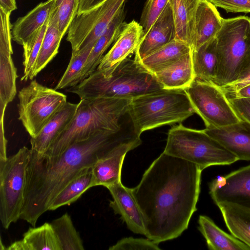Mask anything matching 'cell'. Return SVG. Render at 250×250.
<instances>
[{"label": "cell", "mask_w": 250, "mask_h": 250, "mask_svg": "<svg viewBox=\"0 0 250 250\" xmlns=\"http://www.w3.org/2000/svg\"><path fill=\"white\" fill-rule=\"evenodd\" d=\"M202 171L196 164L164 152L145 171L132 189L147 238L160 243L188 229L197 210Z\"/></svg>", "instance_id": "obj_1"}, {"label": "cell", "mask_w": 250, "mask_h": 250, "mask_svg": "<svg viewBox=\"0 0 250 250\" xmlns=\"http://www.w3.org/2000/svg\"><path fill=\"white\" fill-rule=\"evenodd\" d=\"M142 143L129 121L117 131H104L77 142L60 154L48 157L32 151L27 169L24 203L20 217L35 227L58 194L84 169L122 146Z\"/></svg>", "instance_id": "obj_2"}, {"label": "cell", "mask_w": 250, "mask_h": 250, "mask_svg": "<svg viewBox=\"0 0 250 250\" xmlns=\"http://www.w3.org/2000/svg\"><path fill=\"white\" fill-rule=\"evenodd\" d=\"M131 99L98 98L81 99L70 124L58 136L44 154L57 155L77 142L104 131H117L131 119Z\"/></svg>", "instance_id": "obj_3"}, {"label": "cell", "mask_w": 250, "mask_h": 250, "mask_svg": "<svg viewBox=\"0 0 250 250\" xmlns=\"http://www.w3.org/2000/svg\"><path fill=\"white\" fill-rule=\"evenodd\" d=\"M163 89L155 75L140 62L127 57L104 77L96 70L68 91L80 99L98 98L129 99Z\"/></svg>", "instance_id": "obj_4"}, {"label": "cell", "mask_w": 250, "mask_h": 250, "mask_svg": "<svg viewBox=\"0 0 250 250\" xmlns=\"http://www.w3.org/2000/svg\"><path fill=\"white\" fill-rule=\"evenodd\" d=\"M184 90L162 89L131 99L128 109L134 128L146 130L180 123L195 113Z\"/></svg>", "instance_id": "obj_5"}, {"label": "cell", "mask_w": 250, "mask_h": 250, "mask_svg": "<svg viewBox=\"0 0 250 250\" xmlns=\"http://www.w3.org/2000/svg\"><path fill=\"white\" fill-rule=\"evenodd\" d=\"M164 152L197 165L201 170L211 166L229 165L237 158L204 130L180 124L168 131Z\"/></svg>", "instance_id": "obj_6"}, {"label": "cell", "mask_w": 250, "mask_h": 250, "mask_svg": "<svg viewBox=\"0 0 250 250\" xmlns=\"http://www.w3.org/2000/svg\"><path fill=\"white\" fill-rule=\"evenodd\" d=\"M216 38L217 67L213 83L222 86L235 80L250 52V18L241 16L223 19Z\"/></svg>", "instance_id": "obj_7"}, {"label": "cell", "mask_w": 250, "mask_h": 250, "mask_svg": "<svg viewBox=\"0 0 250 250\" xmlns=\"http://www.w3.org/2000/svg\"><path fill=\"white\" fill-rule=\"evenodd\" d=\"M30 155L31 149L23 146L15 154L0 159V220L5 229L20 219Z\"/></svg>", "instance_id": "obj_8"}, {"label": "cell", "mask_w": 250, "mask_h": 250, "mask_svg": "<svg viewBox=\"0 0 250 250\" xmlns=\"http://www.w3.org/2000/svg\"><path fill=\"white\" fill-rule=\"evenodd\" d=\"M18 98L19 120L31 138L37 136L67 102L65 94L36 80L22 88Z\"/></svg>", "instance_id": "obj_9"}, {"label": "cell", "mask_w": 250, "mask_h": 250, "mask_svg": "<svg viewBox=\"0 0 250 250\" xmlns=\"http://www.w3.org/2000/svg\"><path fill=\"white\" fill-rule=\"evenodd\" d=\"M184 90L206 128L224 127L241 121L226 94L214 83L195 79Z\"/></svg>", "instance_id": "obj_10"}, {"label": "cell", "mask_w": 250, "mask_h": 250, "mask_svg": "<svg viewBox=\"0 0 250 250\" xmlns=\"http://www.w3.org/2000/svg\"><path fill=\"white\" fill-rule=\"evenodd\" d=\"M125 0H106L98 6L77 14L68 30L66 40L72 51L93 46L104 33Z\"/></svg>", "instance_id": "obj_11"}, {"label": "cell", "mask_w": 250, "mask_h": 250, "mask_svg": "<svg viewBox=\"0 0 250 250\" xmlns=\"http://www.w3.org/2000/svg\"><path fill=\"white\" fill-rule=\"evenodd\" d=\"M209 188L216 204L230 202L250 208V165L213 180Z\"/></svg>", "instance_id": "obj_12"}, {"label": "cell", "mask_w": 250, "mask_h": 250, "mask_svg": "<svg viewBox=\"0 0 250 250\" xmlns=\"http://www.w3.org/2000/svg\"><path fill=\"white\" fill-rule=\"evenodd\" d=\"M143 35L140 24L133 20L125 24L114 44L104 55L97 70L104 77L109 76L115 68L134 52Z\"/></svg>", "instance_id": "obj_13"}, {"label": "cell", "mask_w": 250, "mask_h": 250, "mask_svg": "<svg viewBox=\"0 0 250 250\" xmlns=\"http://www.w3.org/2000/svg\"><path fill=\"white\" fill-rule=\"evenodd\" d=\"M175 28L169 2L143 36L135 51V59L140 62L162 46L175 39Z\"/></svg>", "instance_id": "obj_14"}, {"label": "cell", "mask_w": 250, "mask_h": 250, "mask_svg": "<svg viewBox=\"0 0 250 250\" xmlns=\"http://www.w3.org/2000/svg\"><path fill=\"white\" fill-rule=\"evenodd\" d=\"M113 200L109 206L115 214L121 216L129 230L133 233L146 235L142 212L133 196L132 189L125 187L121 182L106 188Z\"/></svg>", "instance_id": "obj_15"}, {"label": "cell", "mask_w": 250, "mask_h": 250, "mask_svg": "<svg viewBox=\"0 0 250 250\" xmlns=\"http://www.w3.org/2000/svg\"><path fill=\"white\" fill-rule=\"evenodd\" d=\"M204 131L233 154L238 160L250 161V123L241 120L221 127Z\"/></svg>", "instance_id": "obj_16"}, {"label": "cell", "mask_w": 250, "mask_h": 250, "mask_svg": "<svg viewBox=\"0 0 250 250\" xmlns=\"http://www.w3.org/2000/svg\"><path fill=\"white\" fill-rule=\"evenodd\" d=\"M141 144L136 142L124 145L97 161L92 167L93 187L103 186L107 188L121 182L122 166L126 153Z\"/></svg>", "instance_id": "obj_17"}, {"label": "cell", "mask_w": 250, "mask_h": 250, "mask_svg": "<svg viewBox=\"0 0 250 250\" xmlns=\"http://www.w3.org/2000/svg\"><path fill=\"white\" fill-rule=\"evenodd\" d=\"M78 104L67 102L64 106L43 127L39 133L30 139L31 149L44 154L58 136L72 120Z\"/></svg>", "instance_id": "obj_18"}, {"label": "cell", "mask_w": 250, "mask_h": 250, "mask_svg": "<svg viewBox=\"0 0 250 250\" xmlns=\"http://www.w3.org/2000/svg\"><path fill=\"white\" fill-rule=\"evenodd\" d=\"M55 0L42 2L12 24V40L23 45L37 30L48 22Z\"/></svg>", "instance_id": "obj_19"}, {"label": "cell", "mask_w": 250, "mask_h": 250, "mask_svg": "<svg viewBox=\"0 0 250 250\" xmlns=\"http://www.w3.org/2000/svg\"><path fill=\"white\" fill-rule=\"evenodd\" d=\"M200 0H169L175 28V40L193 49L195 42V16Z\"/></svg>", "instance_id": "obj_20"}, {"label": "cell", "mask_w": 250, "mask_h": 250, "mask_svg": "<svg viewBox=\"0 0 250 250\" xmlns=\"http://www.w3.org/2000/svg\"><path fill=\"white\" fill-rule=\"evenodd\" d=\"M223 19L217 7L207 0H200L195 16V42L192 50L216 37Z\"/></svg>", "instance_id": "obj_21"}, {"label": "cell", "mask_w": 250, "mask_h": 250, "mask_svg": "<svg viewBox=\"0 0 250 250\" xmlns=\"http://www.w3.org/2000/svg\"><path fill=\"white\" fill-rule=\"evenodd\" d=\"M154 75L163 89L184 90L195 80L192 51Z\"/></svg>", "instance_id": "obj_22"}, {"label": "cell", "mask_w": 250, "mask_h": 250, "mask_svg": "<svg viewBox=\"0 0 250 250\" xmlns=\"http://www.w3.org/2000/svg\"><path fill=\"white\" fill-rule=\"evenodd\" d=\"M125 17L123 7L94 45L83 69L81 82L97 69L105 51L118 39L125 24Z\"/></svg>", "instance_id": "obj_23"}, {"label": "cell", "mask_w": 250, "mask_h": 250, "mask_svg": "<svg viewBox=\"0 0 250 250\" xmlns=\"http://www.w3.org/2000/svg\"><path fill=\"white\" fill-rule=\"evenodd\" d=\"M12 42H0V111L5 112L7 104L16 94L17 69L13 62Z\"/></svg>", "instance_id": "obj_24"}, {"label": "cell", "mask_w": 250, "mask_h": 250, "mask_svg": "<svg viewBox=\"0 0 250 250\" xmlns=\"http://www.w3.org/2000/svg\"><path fill=\"white\" fill-rule=\"evenodd\" d=\"M216 205L229 232L250 248V208L230 202Z\"/></svg>", "instance_id": "obj_25"}, {"label": "cell", "mask_w": 250, "mask_h": 250, "mask_svg": "<svg viewBox=\"0 0 250 250\" xmlns=\"http://www.w3.org/2000/svg\"><path fill=\"white\" fill-rule=\"evenodd\" d=\"M198 229L210 250H250V248L232 235L219 228L208 217L200 215Z\"/></svg>", "instance_id": "obj_26"}, {"label": "cell", "mask_w": 250, "mask_h": 250, "mask_svg": "<svg viewBox=\"0 0 250 250\" xmlns=\"http://www.w3.org/2000/svg\"><path fill=\"white\" fill-rule=\"evenodd\" d=\"M216 47L215 37L192 50L195 79L213 83L217 67Z\"/></svg>", "instance_id": "obj_27"}, {"label": "cell", "mask_w": 250, "mask_h": 250, "mask_svg": "<svg viewBox=\"0 0 250 250\" xmlns=\"http://www.w3.org/2000/svg\"><path fill=\"white\" fill-rule=\"evenodd\" d=\"M191 51V48L187 44L174 39L140 62L147 70L154 74Z\"/></svg>", "instance_id": "obj_28"}, {"label": "cell", "mask_w": 250, "mask_h": 250, "mask_svg": "<svg viewBox=\"0 0 250 250\" xmlns=\"http://www.w3.org/2000/svg\"><path fill=\"white\" fill-rule=\"evenodd\" d=\"M92 180V167L84 169L58 194L49 210H54L75 202L88 189L93 187Z\"/></svg>", "instance_id": "obj_29"}, {"label": "cell", "mask_w": 250, "mask_h": 250, "mask_svg": "<svg viewBox=\"0 0 250 250\" xmlns=\"http://www.w3.org/2000/svg\"><path fill=\"white\" fill-rule=\"evenodd\" d=\"M63 37L56 25L49 21L32 74L31 80L44 69L57 54Z\"/></svg>", "instance_id": "obj_30"}, {"label": "cell", "mask_w": 250, "mask_h": 250, "mask_svg": "<svg viewBox=\"0 0 250 250\" xmlns=\"http://www.w3.org/2000/svg\"><path fill=\"white\" fill-rule=\"evenodd\" d=\"M22 239L29 250H62L60 243L51 224L30 228L23 235Z\"/></svg>", "instance_id": "obj_31"}, {"label": "cell", "mask_w": 250, "mask_h": 250, "mask_svg": "<svg viewBox=\"0 0 250 250\" xmlns=\"http://www.w3.org/2000/svg\"><path fill=\"white\" fill-rule=\"evenodd\" d=\"M62 250H83V241L76 229L70 216L65 213L50 223Z\"/></svg>", "instance_id": "obj_32"}, {"label": "cell", "mask_w": 250, "mask_h": 250, "mask_svg": "<svg viewBox=\"0 0 250 250\" xmlns=\"http://www.w3.org/2000/svg\"><path fill=\"white\" fill-rule=\"evenodd\" d=\"M88 46L78 50L72 51L68 65L55 89H62L72 87L81 82V75L85 63L93 48Z\"/></svg>", "instance_id": "obj_33"}, {"label": "cell", "mask_w": 250, "mask_h": 250, "mask_svg": "<svg viewBox=\"0 0 250 250\" xmlns=\"http://www.w3.org/2000/svg\"><path fill=\"white\" fill-rule=\"evenodd\" d=\"M80 0H55L49 21L64 36L76 16Z\"/></svg>", "instance_id": "obj_34"}, {"label": "cell", "mask_w": 250, "mask_h": 250, "mask_svg": "<svg viewBox=\"0 0 250 250\" xmlns=\"http://www.w3.org/2000/svg\"><path fill=\"white\" fill-rule=\"evenodd\" d=\"M48 23L35 31L22 46L23 48V74L21 81L31 80L35 64L45 34Z\"/></svg>", "instance_id": "obj_35"}, {"label": "cell", "mask_w": 250, "mask_h": 250, "mask_svg": "<svg viewBox=\"0 0 250 250\" xmlns=\"http://www.w3.org/2000/svg\"><path fill=\"white\" fill-rule=\"evenodd\" d=\"M169 0H147L141 14L139 23L146 35L161 14ZM142 36V37H143Z\"/></svg>", "instance_id": "obj_36"}, {"label": "cell", "mask_w": 250, "mask_h": 250, "mask_svg": "<svg viewBox=\"0 0 250 250\" xmlns=\"http://www.w3.org/2000/svg\"><path fill=\"white\" fill-rule=\"evenodd\" d=\"M250 84V52L242 62L235 80L227 85L219 87L227 96Z\"/></svg>", "instance_id": "obj_37"}, {"label": "cell", "mask_w": 250, "mask_h": 250, "mask_svg": "<svg viewBox=\"0 0 250 250\" xmlns=\"http://www.w3.org/2000/svg\"><path fill=\"white\" fill-rule=\"evenodd\" d=\"M161 250L159 243L148 238H122L111 246L109 250Z\"/></svg>", "instance_id": "obj_38"}, {"label": "cell", "mask_w": 250, "mask_h": 250, "mask_svg": "<svg viewBox=\"0 0 250 250\" xmlns=\"http://www.w3.org/2000/svg\"><path fill=\"white\" fill-rule=\"evenodd\" d=\"M228 12L250 13V0H207Z\"/></svg>", "instance_id": "obj_39"}, {"label": "cell", "mask_w": 250, "mask_h": 250, "mask_svg": "<svg viewBox=\"0 0 250 250\" xmlns=\"http://www.w3.org/2000/svg\"><path fill=\"white\" fill-rule=\"evenodd\" d=\"M228 99L240 119L250 123V99L233 98Z\"/></svg>", "instance_id": "obj_40"}, {"label": "cell", "mask_w": 250, "mask_h": 250, "mask_svg": "<svg viewBox=\"0 0 250 250\" xmlns=\"http://www.w3.org/2000/svg\"><path fill=\"white\" fill-rule=\"evenodd\" d=\"M106 0H80L78 13L87 11L100 4Z\"/></svg>", "instance_id": "obj_41"}, {"label": "cell", "mask_w": 250, "mask_h": 250, "mask_svg": "<svg viewBox=\"0 0 250 250\" xmlns=\"http://www.w3.org/2000/svg\"><path fill=\"white\" fill-rule=\"evenodd\" d=\"M0 9L10 14L17 9L16 0H0Z\"/></svg>", "instance_id": "obj_42"}, {"label": "cell", "mask_w": 250, "mask_h": 250, "mask_svg": "<svg viewBox=\"0 0 250 250\" xmlns=\"http://www.w3.org/2000/svg\"><path fill=\"white\" fill-rule=\"evenodd\" d=\"M228 99L243 98L250 99V84L238 90L236 92L227 96Z\"/></svg>", "instance_id": "obj_43"}, {"label": "cell", "mask_w": 250, "mask_h": 250, "mask_svg": "<svg viewBox=\"0 0 250 250\" xmlns=\"http://www.w3.org/2000/svg\"><path fill=\"white\" fill-rule=\"evenodd\" d=\"M5 250H29V247L24 241H16L9 245Z\"/></svg>", "instance_id": "obj_44"}]
</instances>
